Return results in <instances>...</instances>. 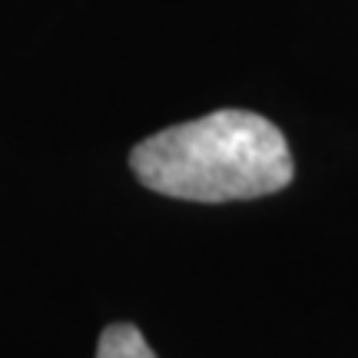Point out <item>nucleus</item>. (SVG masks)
I'll use <instances>...</instances> for the list:
<instances>
[{
	"instance_id": "f257e3e1",
	"label": "nucleus",
	"mask_w": 358,
	"mask_h": 358,
	"mask_svg": "<svg viewBox=\"0 0 358 358\" xmlns=\"http://www.w3.org/2000/svg\"><path fill=\"white\" fill-rule=\"evenodd\" d=\"M129 169L146 189L189 203L259 199L295 176L279 127L249 110H216L163 129L133 146Z\"/></svg>"
},
{
	"instance_id": "f03ea898",
	"label": "nucleus",
	"mask_w": 358,
	"mask_h": 358,
	"mask_svg": "<svg viewBox=\"0 0 358 358\" xmlns=\"http://www.w3.org/2000/svg\"><path fill=\"white\" fill-rule=\"evenodd\" d=\"M96 358H156L153 348L146 345V338L136 325L129 322H116L110 329H103Z\"/></svg>"
}]
</instances>
